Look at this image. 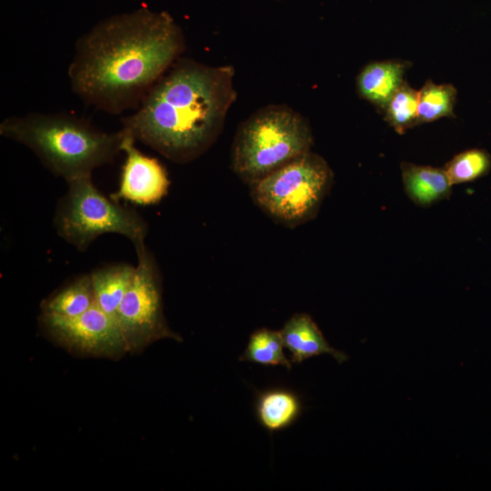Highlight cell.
Returning <instances> with one entry per match:
<instances>
[{
  "mask_svg": "<svg viewBox=\"0 0 491 491\" xmlns=\"http://www.w3.org/2000/svg\"><path fill=\"white\" fill-rule=\"evenodd\" d=\"M407 63L399 60L373 62L366 65L356 78L361 97L385 111L389 100L402 85Z\"/></svg>",
  "mask_w": 491,
  "mask_h": 491,
  "instance_id": "cell-12",
  "label": "cell"
},
{
  "mask_svg": "<svg viewBox=\"0 0 491 491\" xmlns=\"http://www.w3.org/2000/svg\"><path fill=\"white\" fill-rule=\"evenodd\" d=\"M491 168V155L483 149H469L455 155L444 167L451 184L474 181Z\"/></svg>",
  "mask_w": 491,
  "mask_h": 491,
  "instance_id": "cell-19",
  "label": "cell"
},
{
  "mask_svg": "<svg viewBox=\"0 0 491 491\" xmlns=\"http://www.w3.org/2000/svg\"><path fill=\"white\" fill-rule=\"evenodd\" d=\"M40 322L54 341L71 352L115 357L128 351L116 318L96 304L85 313L71 317L42 313Z\"/></svg>",
  "mask_w": 491,
  "mask_h": 491,
  "instance_id": "cell-8",
  "label": "cell"
},
{
  "mask_svg": "<svg viewBox=\"0 0 491 491\" xmlns=\"http://www.w3.org/2000/svg\"><path fill=\"white\" fill-rule=\"evenodd\" d=\"M184 49L182 29L165 11L110 16L76 41L68 67L72 90L109 114L136 108Z\"/></svg>",
  "mask_w": 491,
  "mask_h": 491,
  "instance_id": "cell-1",
  "label": "cell"
},
{
  "mask_svg": "<svg viewBox=\"0 0 491 491\" xmlns=\"http://www.w3.org/2000/svg\"><path fill=\"white\" fill-rule=\"evenodd\" d=\"M231 65L178 58L122 119L135 140L168 160L185 164L206 152L220 135L236 97Z\"/></svg>",
  "mask_w": 491,
  "mask_h": 491,
  "instance_id": "cell-2",
  "label": "cell"
},
{
  "mask_svg": "<svg viewBox=\"0 0 491 491\" xmlns=\"http://www.w3.org/2000/svg\"><path fill=\"white\" fill-rule=\"evenodd\" d=\"M284 342L279 331L262 327L249 336L239 361L250 362L265 366H281L290 370L292 362L284 352Z\"/></svg>",
  "mask_w": 491,
  "mask_h": 491,
  "instance_id": "cell-16",
  "label": "cell"
},
{
  "mask_svg": "<svg viewBox=\"0 0 491 491\" xmlns=\"http://www.w3.org/2000/svg\"><path fill=\"white\" fill-rule=\"evenodd\" d=\"M418 91L406 82L394 94L385 109V120L400 135L418 123Z\"/></svg>",
  "mask_w": 491,
  "mask_h": 491,
  "instance_id": "cell-18",
  "label": "cell"
},
{
  "mask_svg": "<svg viewBox=\"0 0 491 491\" xmlns=\"http://www.w3.org/2000/svg\"><path fill=\"white\" fill-rule=\"evenodd\" d=\"M95 297L90 274L83 275L57 290L41 303L42 313L75 316L91 308Z\"/></svg>",
  "mask_w": 491,
  "mask_h": 491,
  "instance_id": "cell-15",
  "label": "cell"
},
{
  "mask_svg": "<svg viewBox=\"0 0 491 491\" xmlns=\"http://www.w3.org/2000/svg\"><path fill=\"white\" fill-rule=\"evenodd\" d=\"M333 179L327 162L310 151L248 185L249 194L273 221L295 228L316 218Z\"/></svg>",
  "mask_w": 491,
  "mask_h": 491,
  "instance_id": "cell-5",
  "label": "cell"
},
{
  "mask_svg": "<svg viewBox=\"0 0 491 491\" xmlns=\"http://www.w3.org/2000/svg\"><path fill=\"white\" fill-rule=\"evenodd\" d=\"M135 266L114 264L94 270L91 280L95 304L106 314L116 318L118 306L135 275Z\"/></svg>",
  "mask_w": 491,
  "mask_h": 491,
  "instance_id": "cell-14",
  "label": "cell"
},
{
  "mask_svg": "<svg viewBox=\"0 0 491 491\" xmlns=\"http://www.w3.org/2000/svg\"><path fill=\"white\" fill-rule=\"evenodd\" d=\"M122 151L125 153L118 189L110 195L115 201L126 200L137 205L158 203L168 192L170 181L164 165L140 152L135 137L125 128Z\"/></svg>",
  "mask_w": 491,
  "mask_h": 491,
  "instance_id": "cell-9",
  "label": "cell"
},
{
  "mask_svg": "<svg viewBox=\"0 0 491 491\" xmlns=\"http://www.w3.org/2000/svg\"><path fill=\"white\" fill-rule=\"evenodd\" d=\"M306 119L285 105L265 106L238 126L231 146V168L247 185L311 151Z\"/></svg>",
  "mask_w": 491,
  "mask_h": 491,
  "instance_id": "cell-4",
  "label": "cell"
},
{
  "mask_svg": "<svg viewBox=\"0 0 491 491\" xmlns=\"http://www.w3.org/2000/svg\"><path fill=\"white\" fill-rule=\"evenodd\" d=\"M0 135L30 148L43 165L66 182L92 175L122 151L123 129L106 133L75 115L30 113L9 116Z\"/></svg>",
  "mask_w": 491,
  "mask_h": 491,
  "instance_id": "cell-3",
  "label": "cell"
},
{
  "mask_svg": "<svg viewBox=\"0 0 491 491\" xmlns=\"http://www.w3.org/2000/svg\"><path fill=\"white\" fill-rule=\"evenodd\" d=\"M285 347L290 353L292 364L322 354L332 356L339 364L348 359V356L332 347L322 331L306 313H296L291 316L279 330Z\"/></svg>",
  "mask_w": 491,
  "mask_h": 491,
  "instance_id": "cell-10",
  "label": "cell"
},
{
  "mask_svg": "<svg viewBox=\"0 0 491 491\" xmlns=\"http://www.w3.org/2000/svg\"><path fill=\"white\" fill-rule=\"evenodd\" d=\"M303 409L301 396L287 387H270L257 392L256 396V419L271 435L294 425Z\"/></svg>",
  "mask_w": 491,
  "mask_h": 491,
  "instance_id": "cell-11",
  "label": "cell"
},
{
  "mask_svg": "<svg viewBox=\"0 0 491 491\" xmlns=\"http://www.w3.org/2000/svg\"><path fill=\"white\" fill-rule=\"evenodd\" d=\"M456 89L449 84L437 85L426 81L418 91V123H430L452 116L456 101Z\"/></svg>",
  "mask_w": 491,
  "mask_h": 491,
  "instance_id": "cell-17",
  "label": "cell"
},
{
  "mask_svg": "<svg viewBox=\"0 0 491 491\" xmlns=\"http://www.w3.org/2000/svg\"><path fill=\"white\" fill-rule=\"evenodd\" d=\"M405 191L413 203L429 206L446 199L452 186L444 168L403 162L400 165Z\"/></svg>",
  "mask_w": 491,
  "mask_h": 491,
  "instance_id": "cell-13",
  "label": "cell"
},
{
  "mask_svg": "<svg viewBox=\"0 0 491 491\" xmlns=\"http://www.w3.org/2000/svg\"><path fill=\"white\" fill-rule=\"evenodd\" d=\"M136 256L133 280L116 312L128 351H139L163 338L181 342L165 318L161 276L153 255L144 247Z\"/></svg>",
  "mask_w": 491,
  "mask_h": 491,
  "instance_id": "cell-7",
  "label": "cell"
},
{
  "mask_svg": "<svg viewBox=\"0 0 491 491\" xmlns=\"http://www.w3.org/2000/svg\"><path fill=\"white\" fill-rule=\"evenodd\" d=\"M67 185L54 217L60 237L82 252L107 233L125 236L135 251L145 247L146 222L135 210L106 197L95 185L91 175L69 180Z\"/></svg>",
  "mask_w": 491,
  "mask_h": 491,
  "instance_id": "cell-6",
  "label": "cell"
}]
</instances>
